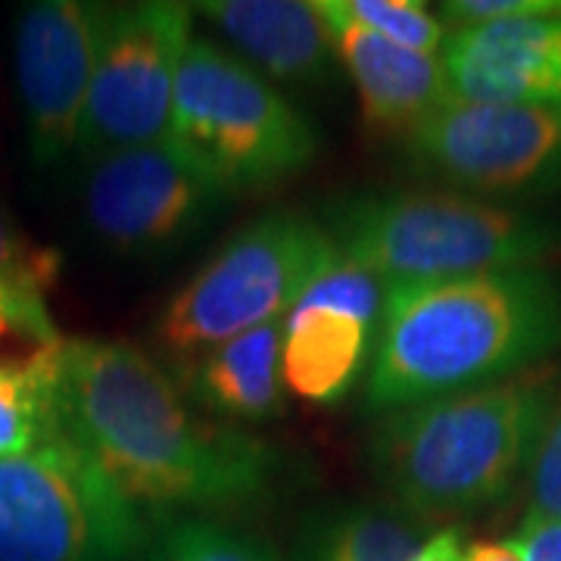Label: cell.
I'll return each instance as SVG.
<instances>
[{
  "instance_id": "cell-1",
  "label": "cell",
  "mask_w": 561,
  "mask_h": 561,
  "mask_svg": "<svg viewBox=\"0 0 561 561\" xmlns=\"http://www.w3.org/2000/svg\"><path fill=\"white\" fill-rule=\"evenodd\" d=\"M47 353L57 431L153 524L247 505L275 486L278 449L197 412L138 343L72 337Z\"/></svg>"
},
{
  "instance_id": "cell-2",
  "label": "cell",
  "mask_w": 561,
  "mask_h": 561,
  "mask_svg": "<svg viewBox=\"0 0 561 561\" xmlns=\"http://www.w3.org/2000/svg\"><path fill=\"white\" fill-rule=\"evenodd\" d=\"M561 350V278L542 265L390 287L362 375L383 419L537 368Z\"/></svg>"
},
{
  "instance_id": "cell-3",
  "label": "cell",
  "mask_w": 561,
  "mask_h": 561,
  "mask_svg": "<svg viewBox=\"0 0 561 561\" xmlns=\"http://www.w3.org/2000/svg\"><path fill=\"white\" fill-rule=\"evenodd\" d=\"M561 400L556 365L390 412L368 434L365 461L387 500L424 524L481 515L527 478Z\"/></svg>"
},
{
  "instance_id": "cell-4",
  "label": "cell",
  "mask_w": 561,
  "mask_h": 561,
  "mask_svg": "<svg viewBox=\"0 0 561 561\" xmlns=\"http://www.w3.org/2000/svg\"><path fill=\"white\" fill-rule=\"evenodd\" d=\"M321 225L387 290L540 265L561 250L556 219L449 187L346 194L324 206Z\"/></svg>"
},
{
  "instance_id": "cell-5",
  "label": "cell",
  "mask_w": 561,
  "mask_h": 561,
  "mask_svg": "<svg viewBox=\"0 0 561 561\" xmlns=\"http://www.w3.org/2000/svg\"><path fill=\"white\" fill-rule=\"evenodd\" d=\"M169 144L228 197L268 191L319 153L312 122L250 62L216 41H187Z\"/></svg>"
},
{
  "instance_id": "cell-6",
  "label": "cell",
  "mask_w": 561,
  "mask_h": 561,
  "mask_svg": "<svg viewBox=\"0 0 561 561\" xmlns=\"http://www.w3.org/2000/svg\"><path fill=\"white\" fill-rule=\"evenodd\" d=\"M337 253L321 219L280 206L241 228L165 302L153 337L191 359L268 321L287 319L309 280Z\"/></svg>"
},
{
  "instance_id": "cell-7",
  "label": "cell",
  "mask_w": 561,
  "mask_h": 561,
  "mask_svg": "<svg viewBox=\"0 0 561 561\" xmlns=\"http://www.w3.org/2000/svg\"><path fill=\"white\" fill-rule=\"evenodd\" d=\"M150 524L60 431L0 459V561H138Z\"/></svg>"
},
{
  "instance_id": "cell-8",
  "label": "cell",
  "mask_w": 561,
  "mask_h": 561,
  "mask_svg": "<svg viewBox=\"0 0 561 561\" xmlns=\"http://www.w3.org/2000/svg\"><path fill=\"white\" fill-rule=\"evenodd\" d=\"M405 169L496 203L561 194V110L446 101L402 140Z\"/></svg>"
},
{
  "instance_id": "cell-9",
  "label": "cell",
  "mask_w": 561,
  "mask_h": 561,
  "mask_svg": "<svg viewBox=\"0 0 561 561\" xmlns=\"http://www.w3.org/2000/svg\"><path fill=\"white\" fill-rule=\"evenodd\" d=\"M191 22V3H103L98 62L79 138L84 160L169 138L181 57L194 38Z\"/></svg>"
},
{
  "instance_id": "cell-10",
  "label": "cell",
  "mask_w": 561,
  "mask_h": 561,
  "mask_svg": "<svg viewBox=\"0 0 561 561\" xmlns=\"http://www.w3.org/2000/svg\"><path fill=\"white\" fill-rule=\"evenodd\" d=\"M231 197L162 140L98 157L84 179V219L122 256H172L206 234Z\"/></svg>"
},
{
  "instance_id": "cell-11",
  "label": "cell",
  "mask_w": 561,
  "mask_h": 561,
  "mask_svg": "<svg viewBox=\"0 0 561 561\" xmlns=\"http://www.w3.org/2000/svg\"><path fill=\"white\" fill-rule=\"evenodd\" d=\"M101 20L103 3L41 0L16 22V81L35 165H54L79 150Z\"/></svg>"
},
{
  "instance_id": "cell-12",
  "label": "cell",
  "mask_w": 561,
  "mask_h": 561,
  "mask_svg": "<svg viewBox=\"0 0 561 561\" xmlns=\"http://www.w3.org/2000/svg\"><path fill=\"white\" fill-rule=\"evenodd\" d=\"M440 62L449 101L561 110V13L459 25Z\"/></svg>"
},
{
  "instance_id": "cell-13",
  "label": "cell",
  "mask_w": 561,
  "mask_h": 561,
  "mask_svg": "<svg viewBox=\"0 0 561 561\" xmlns=\"http://www.w3.org/2000/svg\"><path fill=\"white\" fill-rule=\"evenodd\" d=\"M334 54L359 94L365 128L375 138H409L421 122L449 101L440 57L415 54L365 28L343 0H319Z\"/></svg>"
},
{
  "instance_id": "cell-14",
  "label": "cell",
  "mask_w": 561,
  "mask_h": 561,
  "mask_svg": "<svg viewBox=\"0 0 561 561\" xmlns=\"http://www.w3.org/2000/svg\"><path fill=\"white\" fill-rule=\"evenodd\" d=\"M194 10L268 81L324 88L334 79L337 54L319 0H206Z\"/></svg>"
},
{
  "instance_id": "cell-15",
  "label": "cell",
  "mask_w": 561,
  "mask_h": 561,
  "mask_svg": "<svg viewBox=\"0 0 561 561\" xmlns=\"http://www.w3.org/2000/svg\"><path fill=\"white\" fill-rule=\"evenodd\" d=\"M280 321L243 331L201 356L175 362V381L197 409L225 424H262L280 419Z\"/></svg>"
},
{
  "instance_id": "cell-16",
  "label": "cell",
  "mask_w": 561,
  "mask_h": 561,
  "mask_svg": "<svg viewBox=\"0 0 561 561\" xmlns=\"http://www.w3.org/2000/svg\"><path fill=\"white\" fill-rule=\"evenodd\" d=\"M280 324V378L290 393L316 405H334L362 381L378 331L371 321L300 300Z\"/></svg>"
},
{
  "instance_id": "cell-17",
  "label": "cell",
  "mask_w": 561,
  "mask_h": 561,
  "mask_svg": "<svg viewBox=\"0 0 561 561\" xmlns=\"http://www.w3.org/2000/svg\"><path fill=\"white\" fill-rule=\"evenodd\" d=\"M431 524L393 502H337L300 524L294 561H409Z\"/></svg>"
},
{
  "instance_id": "cell-18",
  "label": "cell",
  "mask_w": 561,
  "mask_h": 561,
  "mask_svg": "<svg viewBox=\"0 0 561 561\" xmlns=\"http://www.w3.org/2000/svg\"><path fill=\"white\" fill-rule=\"evenodd\" d=\"M60 253L28 241L0 209V316L13 334L38 346L60 343V331L47 309V290L60 278Z\"/></svg>"
},
{
  "instance_id": "cell-19",
  "label": "cell",
  "mask_w": 561,
  "mask_h": 561,
  "mask_svg": "<svg viewBox=\"0 0 561 561\" xmlns=\"http://www.w3.org/2000/svg\"><path fill=\"white\" fill-rule=\"evenodd\" d=\"M54 434L47 346L25 362H0V459L32 453Z\"/></svg>"
},
{
  "instance_id": "cell-20",
  "label": "cell",
  "mask_w": 561,
  "mask_h": 561,
  "mask_svg": "<svg viewBox=\"0 0 561 561\" xmlns=\"http://www.w3.org/2000/svg\"><path fill=\"white\" fill-rule=\"evenodd\" d=\"M140 561H280L275 546L209 515H179L157 524Z\"/></svg>"
},
{
  "instance_id": "cell-21",
  "label": "cell",
  "mask_w": 561,
  "mask_h": 561,
  "mask_svg": "<svg viewBox=\"0 0 561 561\" xmlns=\"http://www.w3.org/2000/svg\"><path fill=\"white\" fill-rule=\"evenodd\" d=\"M343 10L381 38L427 57H440L449 35L446 22L419 0H343Z\"/></svg>"
},
{
  "instance_id": "cell-22",
  "label": "cell",
  "mask_w": 561,
  "mask_h": 561,
  "mask_svg": "<svg viewBox=\"0 0 561 561\" xmlns=\"http://www.w3.org/2000/svg\"><path fill=\"white\" fill-rule=\"evenodd\" d=\"M527 496H530L527 512H537L546 518H561V400L546 424L540 446L530 461Z\"/></svg>"
},
{
  "instance_id": "cell-23",
  "label": "cell",
  "mask_w": 561,
  "mask_h": 561,
  "mask_svg": "<svg viewBox=\"0 0 561 561\" xmlns=\"http://www.w3.org/2000/svg\"><path fill=\"white\" fill-rule=\"evenodd\" d=\"M508 542H515L524 561H561V518L527 512Z\"/></svg>"
},
{
  "instance_id": "cell-24",
  "label": "cell",
  "mask_w": 561,
  "mask_h": 561,
  "mask_svg": "<svg viewBox=\"0 0 561 561\" xmlns=\"http://www.w3.org/2000/svg\"><path fill=\"white\" fill-rule=\"evenodd\" d=\"M465 549H468V542H465L461 527L449 524V527H440V530L427 534V540L421 542L419 549H415V556L409 561H468L465 559Z\"/></svg>"
},
{
  "instance_id": "cell-25",
  "label": "cell",
  "mask_w": 561,
  "mask_h": 561,
  "mask_svg": "<svg viewBox=\"0 0 561 561\" xmlns=\"http://www.w3.org/2000/svg\"><path fill=\"white\" fill-rule=\"evenodd\" d=\"M468 561H524V556L508 540H471L465 549Z\"/></svg>"
}]
</instances>
